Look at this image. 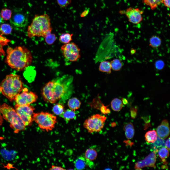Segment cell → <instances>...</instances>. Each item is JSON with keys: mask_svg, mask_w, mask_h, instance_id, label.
Wrapping results in <instances>:
<instances>
[{"mask_svg": "<svg viewBox=\"0 0 170 170\" xmlns=\"http://www.w3.org/2000/svg\"><path fill=\"white\" fill-rule=\"evenodd\" d=\"M5 62L11 68L18 71L24 70L31 64L32 56L30 51L23 46L8 47Z\"/></svg>", "mask_w": 170, "mask_h": 170, "instance_id": "obj_1", "label": "cell"}, {"mask_svg": "<svg viewBox=\"0 0 170 170\" xmlns=\"http://www.w3.org/2000/svg\"><path fill=\"white\" fill-rule=\"evenodd\" d=\"M23 85L20 76L10 74L6 77L0 84V93L12 101L16 96L22 90Z\"/></svg>", "mask_w": 170, "mask_h": 170, "instance_id": "obj_2", "label": "cell"}, {"mask_svg": "<svg viewBox=\"0 0 170 170\" xmlns=\"http://www.w3.org/2000/svg\"><path fill=\"white\" fill-rule=\"evenodd\" d=\"M51 19L46 14L35 15L31 23L28 27V36L31 38L35 36L43 37L44 38L47 33L52 31Z\"/></svg>", "mask_w": 170, "mask_h": 170, "instance_id": "obj_3", "label": "cell"}, {"mask_svg": "<svg viewBox=\"0 0 170 170\" xmlns=\"http://www.w3.org/2000/svg\"><path fill=\"white\" fill-rule=\"evenodd\" d=\"M67 89V86L60 80H55L47 83L42 89V94L46 102L54 103L64 95Z\"/></svg>", "mask_w": 170, "mask_h": 170, "instance_id": "obj_4", "label": "cell"}, {"mask_svg": "<svg viewBox=\"0 0 170 170\" xmlns=\"http://www.w3.org/2000/svg\"><path fill=\"white\" fill-rule=\"evenodd\" d=\"M0 112L3 118L10 123L15 133L25 130L26 126L24 122L12 107L6 103L0 105Z\"/></svg>", "mask_w": 170, "mask_h": 170, "instance_id": "obj_5", "label": "cell"}, {"mask_svg": "<svg viewBox=\"0 0 170 170\" xmlns=\"http://www.w3.org/2000/svg\"><path fill=\"white\" fill-rule=\"evenodd\" d=\"M32 118L41 129L47 132L52 130L57 122L56 117L47 112L33 113Z\"/></svg>", "mask_w": 170, "mask_h": 170, "instance_id": "obj_6", "label": "cell"}, {"mask_svg": "<svg viewBox=\"0 0 170 170\" xmlns=\"http://www.w3.org/2000/svg\"><path fill=\"white\" fill-rule=\"evenodd\" d=\"M106 119L105 116L96 114L86 119L83 126L89 133L99 132L103 128Z\"/></svg>", "mask_w": 170, "mask_h": 170, "instance_id": "obj_7", "label": "cell"}, {"mask_svg": "<svg viewBox=\"0 0 170 170\" xmlns=\"http://www.w3.org/2000/svg\"><path fill=\"white\" fill-rule=\"evenodd\" d=\"M64 57L71 62L77 61L80 58V49L74 42L65 44L61 48Z\"/></svg>", "mask_w": 170, "mask_h": 170, "instance_id": "obj_8", "label": "cell"}, {"mask_svg": "<svg viewBox=\"0 0 170 170\" xmlns=\"http://www.w3.org/2000/svg\"><path fill=\"white\" fill-rule=\"evenodd\" d=\"M15 110L24 122L26 126L31 125L33 121L32 115L35 109L30 105H19L16 104Z\"/></svg>", "mask_w": 170, "mask_h": 170, "instance_id": "obj_9", "label": "cell"}, {"mask_svg": "<svg viewBox=\"0 0 170 170\" xmlns=\"http://www.w3.org/2000/svg\"><path fill=\"white\" fill-rule=\"evenodd\" d=\"M23 91L17 94L15 96L14 100L16 104L19 105H30L35 102L38 96L34 93L28 92L26 88L23 89Z\"/></svg>", "mask_w": 170, "mask_h": 170, "instance_id": "obj_10", "label": "cell"}, {"mask_svg": "<svg viewBox=\"0 0 170 170\" xmlns=\"http://www.w3.org/2000/svg\"><path fill=\"white\" fill-rule=\"evenodd\" d=\"M121 14H125L130 22L134 24L140 23L142 20V14L143 12L138 8L129 7L126 11L121 10L119 11Z\"/></svg>", "mask_w": 170, "mask_h": 170, "instance_id": "obj_11", "label": "cell"}, {"mask_svg": "<svg viewBox=\"0 0 170 170\" xmlns=\"http://www.w3.org/2000/svg\"><path fill=\"white\" fill-rule=\"evenodd\" d=\"M10 22L15 28L20 29L25 27L28 22L27 18L21 11H15L12 14Z\"/></svg>", "mask_w": 170, "mask_h": 170, "instance_id": "obj_12", "label": "cell"}, {"mask_svg": "<svg viewBox=\"0 0 170 170\" xmlns=\"http://www.w3.org/2000/svg\"><path fill=\"white\" fill-rule=\"evenodd\" d=\"M156 152L153 151L146 157L144 159L138 161L135 166L136 170H140L146 167L155 168L156 161Z\"/></svg>", "mask_w": 170, "mask_h": 170, "instance_id": "obj_13", "label": "cell"}, {"mask_svg": "<svg viewBox=\"0 0 170 170\" xmlns=\"http://www.w3.org/2000/svg\"><path fill=\"white\" fill-rule=\"evenodd\" d=\"M76 169L83 170L86 167L92 168L94 166V164L92 161L86 159L84 156H81L78 157L74 162Z\"/></svg>", "mask_w": 170, "mask_h": 170, "instance_id": "obj_14", "label": "cell"}, {"mask_svg": "<svg viewBox=\"0 0 170 170\" xmlns=\"http://www.w3.org/2000/svg\"><path fill=\"white\" fill-rule=\"evenodd\" d=\"M157 135L159 138L164 139L169 136L170 130L168 122L166 119L163 120L157 128L156 131Z\"/></svg>", "mask_w": 170, "mask_h": 170, "instance_id": "obj_15", "label": "cell"}, {"mask_svg": "<svg viewBox=\"0 0 170 170\" xmlns=\"http://www.w3.org/2000/svg\"><path fill=\"white\" fill-rule=\"evenodd\" d=\"M95 147L92 146L87 149L85 152L84 156L87 159L93 161L96 159L98 155Z\"/></svg>", "mask_w": 170, "mask_h": 170, "instance_id": "obj_16", "label": "cell"}, {"mask_svg": "<svg viewBox=\"0 0 170 170\" xmlns=\"http://www.w3.org/2000/svg\"><path fill=\"white\" fill-rule=\"evenodd\" d=\"M123 129L127 138L130 139L133 137L134 134V130L132 123H126L124 125Z\"/></svg>", "mask_w": 170, "mask_h": 170, "instance_id": "obj_17", "label": "cell"}, {"mask_svg": "<svg viewBox=\"0 0 170 170\" xmlns=\"http://www.w3.org/2000/svg\"><path fill=\"white\" fill-rule=\"evenodd\" d=\"M68 104L70 109L75 111L80 108L81 103L77 98L74 97L69 100Z\"/></svg>", "mask_w": 170, "mask_h": 170, "instance_id": "obj_18", "label": "cell"}, {"mask_svg": "<svg viewBox=\"0 0 170 170\" xmlns=\"http://www.w3.org/2000/svg\"><path fill=\"white\" fill-rule=\"evenodd\" d=\"M144 136L145 141L147 143L152 144L156 140L157 135L156 131L153 130L146 132Z\"/></svg>", "mask_w": 170, "mask_h": 170, "instance_id": "obj_19", "label": "cell"}, {"mask_svg": "<svg viewBox=\"0 0 170 170\" xmlns=\"http://www.w3.org/2000/svg\"><path fill=\"white\" fill-rule=\"evenodd\" d=\"M66 122H68L71 120L75 119L76 114L74 111L71 109H67L64 111L61 115Z\"/></svg>", "mask_w": 170, "mask_h": 170, "instance_id": "obj_20", "label": "cell"}, {"mask_svg": "<svg viewBox=\"0 0 170 170\" xmlns=\"http://www.w3.org/2000/svg\"><path fill=\"white\" fill-rule=\"evenodd\" d=\"M111 108L114 111H119L123 107V104L122 100L118 98L114 99L111 102Z\"/></svg>", "mask_w": 170, "mask_h": 170, "instance_id": "obj_21", "label": "cell"}, {"mask_svg": "<svg viewBox=\"0 0 170 170\" xmlns=\"http://www.w3.org/2000/svg\"><path fill=\"white\" fill-rule=\"evenodd\" d=\"M152 144V147L156 153L161 148L165 147V140L157 137L156 140Z\"/></svg>", "mask_w": 170, "mask_h": 170, "instance_id": "obj_22", "label": "cell"}, {"mask_svg": "<svg viewBox=\"0 0 170 170\" xmlns=\"http://www.w3.org/2000/svg\"><path fill=\"white\" fill-rule=\"evenodd\" d=\"M99 70L102 72L110 73L111 72L110 62L106 61H102L100 64Z\"/></svg>", "mask_w": 170, "mask_h": 170, "instance_id": "obj_23", "label": "cell"}, {"mask_svg": "<svg viewBox=\"0 0 170 170\" xmlns=\"http://www.w3.org/2000/svg\"><path fill=\"white\" fill-rule=\"evenodd\" d=\"M162 42L161 39L159 37L153 35L149 39V45L152 48H156L161 45Z\"/></svg>", "mask_w": 170, "mask_h": 170, "instance_id": "obj_24", "label": "cell"}, {"mask_svg": "<svg viewBox=\"0 0 170 170\" xmlns=\"http://www.w3.org/2000/svg\"><path fill=\"white\" fill-rule=\"evenodd\" d=\"M162 0H143L144 3L149 6L152 10L156 9L162 3Z\"/></svg>", "mask_w": 170, "mask_h": 170, "instance_id": "obj_25", "label": "cell"}, {"mask_svg": "<svg viewBox=\"0 0 170 170\" xmlns=\"http://www.w3.org/2000/svg\"><path fill=\"white\" fill-rule=\"evenodd\" d=\"M111 69L115 71H119L122 68L123 66L122 62L119 59H115L110 62Z\"/></svg>", "mask_w": 170, "mask_h": 170, "instance_id": "obj_26", "label": "cell"}, {"mask_svg": "<svg viewBox=\"0 0 170 170\" xmlns=\"http://www.w3.org/2000/svg\"><path fill=\"white\" fill-rule=\"evenodd\" d=\"M73 34L69 33H64L62 34L59 38L60 41L61 43L66 44L68 43L72 40Z\"/></svg>", "mask_w": 170, "mask_h": 170, "instance_id": "obj_27", "label": "cell"}, {"mask_svg": "<svg viewBox=\"0 0 170 170\" xmlns=\"http://www.w3.org/2000/svg\"><path fill=\"white\" fill-rule=\"evenodd\" d=\"M51 31L48 32L44 37L46 42L49 45L53 44L56 39L55 34L51 33Z\"/></svg>", "mask_w": 170, "mask_h": 170, "instance_id": "obj_28", "label": "cell"}, {"mask_svg": "<svg viewBox=\"0 0 170 170\" xmlns=\"http://www.w3.org/2000/svg\"><path fill=\"white\" fill-rule=\"evenodd\" d=\"M12 28L9 24L3 23L1 24L0 27V32L2 34L8 35L11 32Z\"/></svg>", "mask_w": 170, "mask_h": 170, "instance_id": "obj_29", "label": "cell"}, {"mask_svg": "<svg viewBox=\"0 0 170 170\" xmlns=\"http://www.w3.org/2000/svg\"><path fill=\"white\" fill-rule=\"evenodd\" d=\"M53 111L56 115H61L64 111V107L61 104L58 103L55 105L53 108Z\"/></svg>", "mask_w": 170, "mask_h": 170, "instance_id": "obj_30", "label": "cell"}, {"mask_svg": "<svg viewBox=\"0 0 170 170\" xmlns=\"http://www.w3.org/2000/svg\"><path fill=\"white\" fill-rule=\"evenodd\" d=\"M12 13L9 9L4 8L3 9L0 13L1 17L3 20H7L10 19L12 16Z\"/></svg>", "mask_w": 170, "mask_h": 170, "instance_id": "obj_31", "label": "cell"}, {"mask_svg": "<svg viewBox=\"0 0 170 170\" xmlns=\"http://www.w3.org/2000/svg\"><path fill=\"white\" fill-rule=\"evenodd\" d=\"M89 104L91 107L98 110H100L101 107L104 104L100 101L98 95Z\"/></svg>", "mask_w": 170, "mask_h": 170, "instance_id": "obj_32", "label": "cell"}, {"mask_svg": "<svg viewBox=\"0 0 170 170\" xmlns=\"http://www.w3.org/2000/svg\"><path fill=\"white\" fill-rule=\"evenodd\" d=\"M158 152L159 157L162 159L167 158L169 156V151L167 149L164 147L160 149Z\"/></svg>", "mask_w": 170, "mask_h": 170, "instance_id": "obj_33", "label": "cell"}, {"mask_svg": "<svg viewBox=\"0 0 170 170\" xmlns=\"http://www.w3.org/2000/svg\"><path fill=\"white\" fill-rule=\"evenodd\" d=\"M59 5L62 8H65L69 5L71 2V0H57Z\"/></svg>", "mask_w": 170, "mask_h": 170, "instance_id": "obj_34", "label": "cell"}, {"mask_svg": "<svg viewBox=\"0 0 170 170\" xmlns=\"http://www.w3.org/2000/svg\"><path fill=\"white\" fill-rule=\"evenodd\" d=\"M1 153H2L4 157L9 159H11L13 158L15 154V153L13 152H12L11 151L10 152H8L6 151V150H4L2 151Z\"/></svg>", "mask_w": 170, "mask_h": 170, "instance_id": "obj_35", "label": "cell"}, {"mask_svg": "<svg viewBox=\"0 0 170 170\" xmlns=\"http://www.w3.org/2000/svg\"><path fill=\"white\" fill-rule=\"evenodd\" d=\"M156 68L158 70H161L164 67L165 64L164 61L161 60H159L156 61L155 64Z\"/></svg>", "mask_w": 170, "mask_h": 170, "instance_id": "obj_36", "label": "cell"}, {"mask_svg": "<svg viewBox=\"0 0 170 170\" xmlns=\"http://www.w3.org/2000/svg\"><path fill=\"white\" fill-rule=\"evenodd\" d=\"M109 105L106 106L103 104L99 110L102 114L106 115L110 112V109L108 108Z\"/></svg>", "mask_w": 170, "mask_h": 170, "instance_id": "obj_37", "label": "cell"}, {"mask_svg": "<svg viewBox=\"0 0 170 170\" xmlns=\"http://www.w3.org/2000/svg\"><path fill=\"white\" fill-rule=\"evenodd\" d=\"M137 106L132 107L130 108V115L132 118L134 119L136 117L137 115Z\"/></svg>", "mask_w": 170, "mask_h": 170, "instance_id": "obj_38", "label": "cell"}, {"mask_svg": "<svg viewBox=\"0 0 170 170\" xmlns=\"http://www.w3.org/2000/svg\"><path fill=\"white\" fill-rule=\"evenodd\" d=\"M49 170H65L63 168L60 166H56L54 165H52L51 168L49 169Z\"/></svg>", "mask_w": 170, "mask_h": 170, "instance_id": "obj_39", "label": "cell"}, {"mask_svg": "<svg viewBox=\"0 0 170 170\" xmlns=\"http://www.w3.org/2000/svg\"><path fill=\"white\" fill-rule=\"evenodd\" d=\"M162 3L167 8H170V0H162Z\"/></svg>", "mask_w": 170, "mask_h": 170, "instance_id": "obj_40", "label": "cell"}, {"mask_svg": "<svg viewBox=\"0 0 170 170\" xmlns=\"http://www.w3.org/2000/svg\"><path fill=\"white\" fill-rule=\"evenodd\" d=\"M166 148L169 150H170V137L167 140L165 144Z\"/></svg>", "mask_w": 170, "mask_h": 170, "instance_id": "obj_41", "label": "cell"}, {"mask_svg": "<svg viewBox=\"0 0 170 170\" xmlns=\"http://www.w3.org/2000/svg\"><path fill=\"white\" fill-rule=\"evenodd\" d=\"M89 8L85 10L81 14V16L82 17H85L89 13Z\"/></svg>", "mask_w": 170, "mask_h": 170, "instance_id": "obj_42", "label": "cell"}, {"mask_svg": "<svg viewBox=\"0 0 170 170\" xmlns=\"http://www.w3.org/2000/svg\"><path fill=\"white\" fill-rule=\"evenodd\" d=\"M122 101L123 104L126 105L128 103V101L126 99L124 98H122Z\"/></svg>", "mask_w": 170, "mask_h": 170, "instance_id": "obj_43", "label": "cell"}, {"mask_svg": "<svg viewBox=\"0 0 170 170\" xmlns=\"http://www.w3.org/2000/svg\"><path fill=\"white\" fill-rule=\"evenodd\" d=\"M130 52L131 54L132 55H133L136 53V50L133 48H132L130 50Z\"/></svg>", "mask_w": 170, "mask_h": 170, "instance_id": "obj_44", "label": "cell"}, {"mask_svg": "<svg viewBox=\"0 0 170 170\" xmlns=\"http://www.w3.org/2000/svg\"><path fill=\"white\" fill-rule=\"evenodd\" d=\"M0 113V126L2 125L3 121L2 117L1 116Z\"/></svg>", "mask_w": 170, "mask_h": 170, "instance_id": "obj_45", "label": "cell"}, {"mask_svg": "<svg viewBox=\"0 0 170 170\" xmlns=\"http://www.w3.org/2000/svg\"><path fill=\"white\" fill-rule=\"evenodd\" d=\"M3 22V20L1 17L0 13V24L2 23Z\"/></svg>", "mask_w": 170, "mask_h": 170, "instance_id": "obj_46", "label": "cell"}, {"mask_svg": "<svg viewBox=\"0 0 170 170\" xmlns=\"http://www.w3.org/2000/svg\"><path fill=\"white\" fill-rule=\"evenodd\" d=\"M3 139V138L0 137V140H1Z\"/></svg>", "mask_w": 170, "mask_h": 170, "instance_id": "obj_47", "label": "cell"}]
</instances>
